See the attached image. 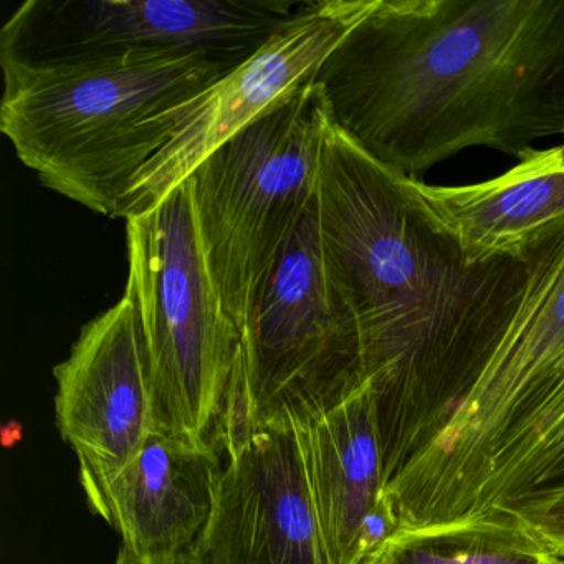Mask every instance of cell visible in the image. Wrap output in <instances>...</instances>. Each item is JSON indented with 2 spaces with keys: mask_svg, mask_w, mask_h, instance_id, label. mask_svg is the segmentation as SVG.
Here are the masks:
<instances>
[{
  "mask_svg": "<svg viewBox=\"0 0 564 564\" xmlns=\"http://www.w3.org/2000/svg\"><path fill=\"white\" fill-rule=\"evenodd\" d=\"M359 564H564L510 517L401 528Z\"/></svg>",
  "mask_w": 564,
  "mask_h": 564,
  "instance_id": "15",
  "label": "cell"
},
{
  "mask_svg": "<svg viewBox=\"0 0 564 564\" xmlns=\"http://www.w3.org/2000/svg\"><path fill=\"white\" fill-rule=\"evenodd\" d=\"M510 518L564 560V491Z\"/></svg>",
  "mask_w": 564,
  "mask_h": 564,
  "instance_id": "16",
  "label": "cell"
},
{
  "mask_svg": "<svg viewBox=\"0 0 564 564\" xmlns=\"http://www.w3.org/2000/svg\"><path fill=\"white\" fill-rule=\"evenodd\" d=\"M124 220L123 296L147 349L154 432L204 442L224 454L242 335L214 282L191 181Z\"/></svg>",
  "mask_w": 564,
  "mask_h": 564,
  "instance_id": "5",
  "label": "cell"
},
{
  "mask_svg": "<svg viewBox=\"0 0 564 564\" xmlns=\"http://www.w3.org/2000/svg\"><path fill=\"white\" fill-rule=\"evenodd\" d=\"M326 127L313 80L187 177L214 282L242 336L259 290L315 200Z\"/></svg>",
  "mask_w": 564,
  "mask_h": 564,
  "instance_id": "7",
  "label": "cell"
},
{
  "mask_svg": "<svg viewBox=\"0 0 564 564\" xmlns=\"http://www.w3.org/2000/svg\"><path fill=\"white\" fill-rule=\"evenodd\" d=\"M530 279L494 358L444 432L386 494L405 530L478 520L564 381V223L524 247Z\"/></svg>",
  "mask_w": 564,
  "mask_h": 564,
  "instance_id": "4",
  "label": "cell"
},
{
  "mask_svg": "<svg viewBox=\"0 0 564 564\" xmlns=\"http://www.w3.org/2000/svg\"><path fill=\"white\" fill-rule=\"evenodd\" d=\"M115 564H200L197 561V557L194 556L193 553L183 554V556L174 557V560L166 561H147L140 560V557L134 556L130 551L121 547L120 553H118L117 561Z\"/></svg>",
  "mask_w": 564,
  "mask_h": 564,
  "instance_id": "18",
  "label": "cell"
},
{
  "mask_svg": "<svg viewBox=\"0 0 564 564\" xmlns=\"http://www.w3.org/2000/svg\"><path fill=\"white\" fill-rule=\"evenodd\" d=\"M0 131L45 187L118 217L191 101L234 70L204 55L0 64Z\"/></svg>",
  "mask_w": 564,
  "mask_h": 564,
  "instance_id": "3",
  "label": "cell"
},
{
  "mask_svg": "<svg viewBox=\"0 0 564 564\" xmlns=\"http://www.w3.org/2000/svg\"><path fill=\"white\" fill-rule=\"evenodd\" d=\"M315 214L326 262L361 333L394 480L457 414L527 292L520 253L471 260L401 176L328 118Z\"/></svg>",
  "mask_w": 564,
  "mask_h": 564,
  "instance_id": "1",
  "label": "cell"
},
{
  "mask_svg": "<svg viewBox=\"0 0 564 564\" xmlns=\"http://www.w3.org/2000/svg\"><path fill=\"white\" fill-rule=\"evenodd\" d=\"M336 130L417 180L564 137V0H375L315 77Z\"/></svg>",
  "mask_w": 564,
  "mask_h": 564,
  "instance_id": "2",
  "label": "cell"
},
{
  "mask_svg": "<svg viewBox=\"0 0 564 564\" xmlns=\"http://www.w3.org/2000/svg\"><path fill=\"white\" fill-rule=\"evenodd\" d=\"M308 0H28L0 32V64L204 55L236 68Z\"/></svg>",
  "mask_w": 564,
  "mask_h": 564,
  "instance_id": "8",
  "label": "cell"
},
{
  "mask_svg": "<svg viewBox=\"0 0 564 564\" xmlns=\"http://www.w3.org/2000/svg\"><path fill=\"white\" fill-rule=\"evenodd\" d=\"M296 429L329 563L359 564L362 524L388 487L371 388Z\"/></svg>",
  "mask_w": 564,
  "mask_h": 564,
  "instance_id": "14",
  "label": "cell"
},
{
  "mask_svg": "<svg viewBox=\"0 0 564 564\" xmlns=\"http://www.w3.org/2000/svg\"><path fill=\"white\" fill-rule=\"evenodd\" d=\"M213 517L193 550L200 564H332L295 425L230 442Z\"/></svg>",
  "mask_w": 564,
  "mask_h": 564,
  "instance_id": "10",
  "label": "cell"
},
{
  "mask_svg": "<svg viewBox=\"0 0 564 564\" xmlns=\"http://www.w3.org/2000/svg\"><path fill=\"white\" fill-rule=\"evenodd\" d=\"M375 0H308L252 57L187 105L166 147L134 177L118 217L147 213L230 138L312 84Z\"/></svg>",
  "mask_w": 564,
  "mask_h": 564,
  "instance_id": "9",
  "label": "cell"
},
{
  "mask_svg": "<svg viewBox=\"0 0 564 564\" xmlns=\"http://www.w3.org/2000/svg\"><path fill=\"white\" fill-rule=\"evenodd\" d=\"M412 187L468 259L520 253L564 223V147L536 150L485 183L429 186L412 180Z\"/></svg>",
  "mask_w": 564,
  "mask_h": 564,
  "instance_id": "13",
  "label": "cell"
},
{
  "mask_svg": "<svg viewBox=\"0 0 564 564\" xmlns=\"http://www.w3.org/2000/svg\"><path fill=\"white\" fill-rule=\"evenodd\" d=\"M223 452L210 444L153 432L113 477L80 481L91 513L104 518L140 560L193 553L216 505Z\"/></svg>",
  "mask_w": 564,
  "mask_h": 564,
  "instance_id": "12",
  "label": "cell"
},
{
  "mask_svg": "<svg viewBox=\"0 0 564 564\" xmlns=\"http://www.w3.org/2000/svg\"><path fill=\"white\" fill-rule=\"evenodd\" d=\"M366 386L361 333L326 262L313 200L250 312L224 454L249 431L310 424Z\"/></svg>",
  "mask_w": 564,
  "mask_h": 564,
  "instance_id": "6",
  "label": "cell"
},
{
  "mask_svg": "<svg viewBox=\"0 0 564 564\" xmlns=\"http://www.w3.org/2000/svg\"><path fill=\"white\" fill-rule=\"evenodd\" d=\"M399 530H401V523H399L394 500L384 491L381 500L362 524L361 536H359V563L362 557L378 550Z\"/></svg>",
  "mask_w": 564,
  "mask_h": 564,
  "instance_id": "17",
  "label": "cell"
},
{
  "mask_svg": "<svg viewBox=\"0 0 564 564\" xmlns=\"http://www.w3.org/2000/svg\"><path fill=\"white\" fill-rule=\"evenodd\" d=\"M54 376L57 427L80 481L113 477L154 432L150 365L130 300L88 322Z\"/></svg>",
  "mask_w": 564,
  "mask_h": 564,
  "instance_id": "11",
  "label": "cell"
}]
</instances>
